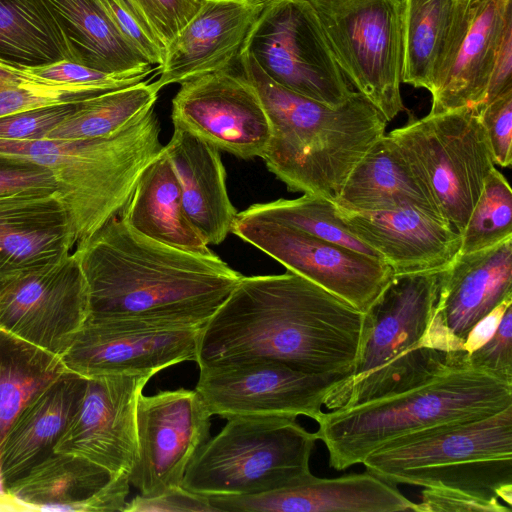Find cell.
I'll return each mask as SVG.
<instances>
[{"label": "cell", "mask_w": 512, "mask_h": 512, "mask_svg": "<svg viewBox=\"0 0 512 512\" xmlns=\"http://www.w3.org/2000/svg\"><path fill=\"white\" fill-rule=\"evenodd\" d=\"M119 217L157 242L197 254L213 253L185 214L179 181L164 147L142 171Z\"/></svg>", "instance_id": "cell-29"}, {"label": "cell", "mask_w": 512, "mask_h": 512, "mask_svg": "<svg viewBox=\"0 0 512 512\" xmlns=\"http://www.w3.org/2000/svg\"><path fill=\"white\" fill-rule=\"evenodd\" d=\"M512 0H477L461 42L432 95L431 114L478 107L485 99L492 69L507 27Z\"/></svg>", "instance_id": "cell-25"}, {"label": "cell", "mask_w": 512, "mask_h": 512, "mask_svg": "<svg viewBox=\"0 0 512 512\" xmlns=\"http://www.w3.org/2000/svg\"><path fill=\"white\" fill-rule=\"evenodd\" d=\"M115 475L84 458L51 453L5 487L21 511H73Z\"/></svg>", "instance_id": "cell-31"}, {"label": "cell", "mask_w": 512, "mask_h": 512, "mask_svg": "<svg viewBox=\"0 0 512 512\" xmlns=\"http://www.w3.org/2000/svg\"><path fill=\"white\" fill-rule=\"evenodd\" d=\"M58 192L50 170L37 163L0 153V196Z\"/></svg>", "instance_id": "cell-41"}, {"label": "cell", "mask_w": 512, "mask_h": 512, "mask_svg": "<svg viewBox=\"0 0 512 512\" xmlns=\"http://www.w3.org/2000/svg\"><path fill=\"white\" fill-rule=\"evenodd\" d=\"M74 253L88 286V319L204 325L243 276L214 253L157 242L119 216Z\"/></svg>", "instance_id": "cell-2"}, {"label": "cell", "mask_w": 512, "mask_h": 512, "mask_svg": "<svg viewBox=\"0 0 512 512\" xmlns=\"http://www.w3.org/2000/svg\"><path fill=\"white\" fill-rule=\"evenodd\" d=\"M466 363L512 382V305L505 311L493 336L466 355Z\"/></svg>", "instance_id": "cell-43"}, {"label": "cell", "mask_w": 512, "mask_h": 512, "mask_svg": "<svg viewBox=\"0 0 512 512\" xmlns=\"http://www.w3.org/2000/svg\"><path fill=\"white\" fill-rule=\"evenodd\" d=\"M68 43L73 62L124 73L152 65L119 32L97 0H45Z\"/></svg>", "instance_id": "cell-30"}, {"label": "cell", "mask_w": 512, "mask_h": 512, "mask_svg": "<svg viewBox=\"0 0 512 512\" xmlns=\"http://www.w3.org/2000/svg\"><path fill=\"white\" fill-rule=\"evenodd\" d=\"M195 391L211 416H307L316 422L328 396L349 374L307 373L285 364L256 360L199 368Z\"/></svg>", "instance_id": "cell-13"}, {"label": "cell", "mask_w": 512, "mask_h": 512, "mask_svg": "<svg viewBox=\"0 0 512 512\" xmlns=\"http://www.w3.org/2000/svg\"><path fill=\"white\" fill-rule=\"evenodd\" d=\"M512 298V237L486 249L459 253L441 271L437 301L425 345L463 351L472 327Z\"/></svg>", "instance_id": "cell-19"}, {"label": "cell", "mask_w": 512, "mask_h": 512, "mask_svg": "<svg viewBox=\"0 0 512 512\" xmlns=\"http://www.w3.org/2000/svg\"><path fill=\"white\" fill-rule=\"evenodd\" d=\"M414 512H511L498 498L485 497L455 488L425 487Z\"/></svg>", "instance_id": "cell-42"}, {"label": "cell", "mask_w": 512, "mask_h": 512, "mask_svg": "<svg viewBox=\"0 0 512 512\" xmlns=\"http://www.w3.org/2000/svg\"><path fill=\"white\" fill-rule=\"evenodd\" d=\"M512 89V24H510L501 41L492 69L484 101L488 103L501 94ZM479 105V106H480Z\"/></svg>", "instance_id": "cell-46"}, {"label": "cell", "mask_w": 512, "mask_h": 512, "mask_svg": "<svg viewBox=\"0 0 512 512\" xmlns=\"http://www.w3.org/2000/svg\"><path fill=\"white\" fill-rule=\"evenodd\" d=\"M204 325L140 320L87 319L61 357L67 370L85 378L149 374L196 361Z\"/></svg>", "instance_id": "cell-15"}, {"label": "cell", "mask_w": 512, "mask_h": 512, "mask_svg": "<svg viewBox=\"0 0 512 512\" xmlns=\"http://www.w3.org/2000/svg\"><path fill=\"white\" fill-rule=\"evenodd\" d=\"M231 232L362 313L394 277L382 259L244 211L237 213Z\"/></svg>", "instance_id": "cell-12"}, {"label": "cell", "mask_w": 512, "mask_h": 512, "mask_svg": "<svg viewBox=\"0 0 512 512\" xmlns=\"http://www.w3.org/2000/svg\"><path fill=\"white\" fill-rule=\"evenodd\" d=\"M174 126L242 159L262 158L270 125L251 83L230 69L181 84L172 100Z\"/></svg>", "instance_id": "cell-17"}, {"label": "cell", "mask_w": 512, "mask_h": 512, "mask_svg": "<svg viewBox=\"0 0 512 512\" xmlns=\"http://www.w3.org/2000/svg\"><path fill=\"white\" fill-rule=\"evenodd\" d=\"M0 59L25 67L73 62L45 0H0Z\"/></svg>", "instance_id": "cell-33"}, {"label": "cell", "mask_w": 512, "mask_h": 512, "mask_svg": "<svg viewBox=\"0 0 512 512\" xmlns=\"http://www.w3.org/2000/svg\"><path fill=\"white\" fill-rule=\"evenodd\" d=\"M159 90L155 83L108 91L77 103L75 110L45 139H88L110 136L154 107Z\"/></svg>", "instance_id": "cell-34"}, {"label": "cell", "mask_w": 512, "mask_h": 512, "mask_svg": "<svg viewBox=\"0 0 512 512\" xmlns=\"http://www.w3.org/2000/svg\"><path fill=\"white\" fill-rule=\"evenodd\" d=\"M143 28L167 46L197 14L202 0H121Z\"/></svg>", "instance_id": "cell-38"}, {"label": "cell", "mask_w": 512, "mask_h": 512, "mask_svg": "<svg viewBox=\"0 0 512 512\" xmlns=\"http://www.w3.org/2000/svg\"><path fill=\"white\" fill-rule=\"evenodd\" d=\"M494 164L512 163V89L477 107Z\"/></svg>", "instance_id": "cell-40"}, {"label": "cell", "mask_w": 512, "mask_h": 512, "mask_svg": "<svg viewBox=\"0 0 512 512\" xmlns=\"http://www.w3.org/2000/svg\"><path fill=\"white\" fill-rule=\"evenodd\" d=\"M512 406V382L467 364L389 396L323 412L315 432L329 464L344 470L387 442L439 425L468 422Z\"/></svg>", "instance_id": "cell-4"}, {"label": "cell", "mask_w": 512, "mask_h": 512, "mask_svg": "<svg viewBox=\"0 0 512 512\" xmlns=\"http://www.w3.org/2000/svg\"><path fill=\"white\" fill-rule=\"evenodd\" d=\"M153 375L86 378L80 403L53 452L84 458L112 475L130 474L137 459L136 409Z\"/></svg>", "instance_id": "cell-18"}, {"label": "cell", "mask_w": 512, "mask_h": 512, "mask_svg": "<svg viewBox=\"0 0 512 512\" xmlns=\"http://www.w3.org/2000/svg\"><path fill=\"white\" fill-rule=\"evenodd\" d=\"M164 150L178 178L187 218L208 245L222 243L237 210L228 195L220 150L179 126Z\"/></svg>", "instance_id": "cell-24"}, {"label": "cell", "mask_w": 512, "mask_h": 512, "mask_svg": "<svg viewBox=\"0 0 512 512\" xmlns=\"http://www.w3.org/2000/svg\"><path fill=\"white\" fill-rule=\"evenodd\" d=\"M364 328L365 313L296 273L242 276L202 327L195 362L267 360L350 376Z\"/></svg>", "instance_id": "cell-1"}, {"label": "cell", "mask_w": 512, "mask_h": 512, "mask_svg": "<svg viewBox=\"0 0 512 512\" xmlns=\"http://www.w3.org/2000/svg\"><path fill=\"white\" fill-rule=\"evenodd\" d=\"M337 214L357 239L377 252L394 275L445 269L459 254L461 234L445 220L413 206Z\"/></svg>", "instance_id": "cell-20"}, {"label": "cell", "mask_w": 512, "mask_h": 512, "mask_svg": "<svg viewBox=\"0 0 512 512\" xmlns=\"http://www.w3.org/2000/svg\"><path fill=\"white\" fill-rule=\"evenodd\" d=\"M387 135L429 190L442 218L461 234L495 167L478 108L429 113Z\"/></svg>", "instance_id": "cell-9"}, {"label": "cell", "mask_w": 512, "mask_h": 512, "mask_svg": "<svg viewBox=\"0 0 512 512\" xmlns=\"http://www.w3.org/2000/svg\"><path fill=\"white\" fill-rule=\"evenodd\" d=\"M67 371L61 357L0 328V502L6 510L19 507L6 493L1 476L5 437L30 399Z\"/></svg>", "instance_id": "cell-32"}, {"label": "cell", "mask_w": 512, "mask_h": 512, "mask_svg": "<svg viewBox=\"0 0 512 512\" xmlns=\"http://www.w3.org/2000/svg\"><path fill=\"white\" fill-rule=\"evenodd\" d=\"M209 499L218 512H400L415 508L395 486L367 471L331 479L311 474L277 490Z\"/></svg>", "instance_id": "cell-22"}, {"label": "cell", "mask_w": 512, "mask_h": 512, "mask_svg": "<svg viewBox=\"0 0 512 512\" xmlns=\"http://www.w3.org/2000/svg\"><path fill=\"white\" fill-rule=\"evenodd\" d=\"M97 1L102 5L128 43L139 52L149 64H157L159 67L164 60L166 52L165 47L143 28L121 0Z\"/></svg>", "instance_id": "cell-44"}, {"label": "cell", "mask_w": 512, "mask_h": 512, "mask_svg": "<svg viewBox=\"0 0 512 512\" xmlns=\"http://www.w3.org/2000/svg\"><path fill=\"white\" fill-rule=\"evenodd\" d=\"M333 201L351 211L413 206L443 219L429 190L387 134L359 160Z\"/></svg>", "instance_id": "cell-28"}, {"label": "cell", "mask_w": 512, "mask_h": 512, "mask_svg": "<svg viewBox=\"0 0 512 512\" xmlns=\"http://www.w3.org/2000/svg\"><path fill=\"white\" fill-rule=\"evenodd\" d=\"M475 4L404 0L403 83L434 91L469 26Z\"/></svg>", "instance_id": "cell-27"}, {"label": "cell", "mask_w": 512, "mask_h": 512, "mask_svg": "<svg viewBox=\"0 0 512 512\" xmlns=\"http://www.w3.org/2000/svg\"><path fill=\"white\" fill-rule=\"evenodd\" d=\"M89 316L88 286L75 253L0 280V328L62 357Z\"/></svg>", "instance_id": "cell-14"}, {"label": "cell", "mask_w": 512, "mask_h": 512, "mask_svg": "<svg viewBox=\"0 0 512 512\" xmlns=\"http://www.w3.org/2000/svg\"><path fill=\"white\" fill-rule=\"evenodd\" d=\"M264 0H202L197 14L167 46L155 86L230 69Z\"/></svg>", "instance_id": "cell-21"}, {"label": "cell", "mask_w": 512, "mask_h": 512, "mask_svg": "<svg viewBox=\"0 0 512 512\" xmlns=\"http://www.w3.org/2000/svg\"><path fill=\"white\" fill-rule=\"evenodd\" d=\"M441 271L396 274L365 313V328L350 376L326 399L334 410L417 386L448 367L466 364L465 351L424 343L438 297Z\"/></svg>", "instance_id": "cell-5"}, {"label": "cell", "mask_w": 512, "mask_h": 512, "mask_svg": "<svg viewBox=\"0 0 512 512\" xmlns=\"http://www.w3.org/2000/svg\"><path fill=\"white\" fill-rule=\"evenodd\" d=\"M460 1H463V2H474V1H477V0H460Z\"/></svg>", "instance_id": "cell-49"}, {"label": "cell", "mask_w": 512, "mask_h": 512, "mask_svg": "<svg viewBox=\"0 0 512 512\" xmlns=\"http://www.w3.org/2000/svg\"><path fill=\"white\" fill-rule=\"evenodd\" d=\"M0 510H6L4 505L0 502Z\"/></svg>", "instance_id": "cell-48"}, {"label": "cell", "mask_w": 512, "mask_h": 512, "mask_svg": "<svg viewBox=\"0 0 512 512\" xmlns=\"http://www.w3.org/2000/svg\"><path fill=\"white\" fill-rule=\"evenodd\" d=\"M75 244L59 192L0 196V280L56 263Z\"/></svg>", "instance_id": "cell-23"}, {"label": "cell", "mask_w": 512, "mask_h": 512, "mask_svg": "<svg viewBox=\"0 0 512 512\" xmlns=\"http://www.w3.org/2000/svg\"><path fill=\"white\" fill-rule=\"evenodd\" d=\"M86 378L67 371L34 395L11 425L1 452L4 487L53 453L75 413Z\"/></svg>", "instance_id": "cell-26"}, {"label": "cell", "mask_w": 512, "mask_h": 512, "mask_svg": "<svg viewBox=\"0 0 512 512\" xmlns=\"http://www.w3.org/2000/svg\"><path fill=\"white\" fill-rule=\"evenodd\" d=\"M163 147L154 107L106 137L0 140V153L33 161L52 172L77 243L119 216L142 171Z\"/></svg>", "instance_id": "cell-6"}, {"label": "cell", "mask_w": 512, "mask_h": 512, "mask_svg": "<svg viewBox=\"0 0 512 512\" xmlns=\"http://www.w3.org/2000/svg\"><path fill=\"white\" fill-rule=\"evenodd\" d=\"M241 51L279 85L330 107L354 92L306 0H264Z\"/></svg>", "instance_id": "cell-11"}, {"label": "cell", "mask_w": 512, "mask_h": 512, "mask_svg": "<svg viewBox=\"0 0 512 512\" xmlns=\"http://www.w3.org/2000/svg\"><path fill=\"white\" fill-rule=\"evenodd\" d=\"M241 74L255 88L270 125L262 159L293 192L334 200L348 175L383 135L387 120L360 92L340 106L295 93L240 51Z\"/></svg>", "instance_id": "cell-3"}, {"label": "cell", "mask_w": 512, "mask_h": 512, "mask_svg": "<svg viewBox=\"0 0 512 512\" xmlns=\"http://www.w3.org/2000/svg\"><path fill=\"white\" fill-rule=\"evenodd\" d=\"M218 512L209 498L190 492L182 486L153 496L138 495L127 501L122 512Z\"/></svg>", "instance_id": "cell-45"}, {"label": "cell", "mask_w": 512, "mask_h": 512, "mask_svg": "<svg viewBox=\"0 0 512 512\" xmlns=\"http://www.w3.org/2000/svg\"><path fill=\"white\" fill-rule=\"evenodd\" d=\"M511 305L512 298H508L479 320L467 334L463 342V351L467 354L472 353L486 343L497 330L505 311Z\"/></svg>", "instance_id": "cell-47"}, {"label": "cell", "mask_w": 512, "mask_h": 512, "mask_svg": "<svg viewBox=\"0 0 512 512\" xmlns=\"http://www.w3.org/2000/svg\"><path fill=\"white\" fill-rule=\"evenodd\" d=\"M78 102L36 107L2 116L0 117V140L36 141L45 139L75 110Z\"/></svg>", "instance_id": "cell-39"}, {"label": "cell", "mask_w": 512, "mask_h": 512, "mask_svg": "<svg viewBox=\"0 0 512 512\" xmlns=\"http://www.w3.org/2000/svg\"><path fill=\"white\" fill-rule=\"evenodd\" d=\"M211 415L199 394L179 388L137 401V459L129 482L153 497L182 484L187 466L210 438Z\"/></svg>", "instance_id": "cell-16"}, {"label": "cell", "mask_w": 512, "mask_h": 512, "mask_svg": "<svg viewBox=\"0 0 512 512\" xmlns=\"http://www.w3.org/2000/svg\"><path fill=\"white\" fill-rule=\"evenodd\" d=\"M346 79L389 122L404 109V0H306Z\"/></svg>", "instance_id": "cell-10"}, {"label": "cell", "mask_w": 512, "mask_h": 512, "mask_svg": "<svg viewBox=\"0 0 512 512\" xmlns=\"http://www.w3.org/2000/svg\"><path fill=\"white\" fill-rule=\"evenodd\" d=\"M105 92L108 90L47 80L33 74L30 67L0 59V117L36 107L78 102Z\"/></svg>", "instance_id": "cell-36"}, {"label": "cell", "mask_w": 512, "mask_h": 512, "mask_svg": "<svg viewBox=\"0 0 512 512\" xmlns=\"http://www.w3.org/2000/svg\"><path fill=\"white\" fill-rule=\"evenodd\" d=\"M388 484L460 489L512 504V406L387 442L362 463Z\"/></svg>", "instance_id": "cell-7"}, {"label": "cell", "mask_w": 512, "mask_h": 512, "mask_svg": "<svg viewBox=\"0 0 512 512\" xmlns=\"http://www.w3.org/2000/svg\"><path fill=\"white\" fill-rule=\"evenodd\" d=\"M243 211L252 216L296 227L319 238L383 260L377 252L348 231L337 214L335 202L327 197L304 194L296 199L253 204Z\"/></svg>", "instance_id": "cell-35"}, {"label": "cell", "mask_w": 512, "mask_h": 512, "mask_svg": "<svg viewBox=\"0 0 512 512\" xmlns=\"http://www.w3.org/2000/svg\"><path fill=\"white\" fill-rule=\"evenodd\" d=\"M512 237V190L505 176L494 167L461 233L459 253L494 246Z\"/></svg>", "instance_id": "cell-37"}, {"label": "cell", "mask_w": 512, "mask_h": 512, "mask_svg": "<svg viewBox=\"0 0 512 512\" xmlns=\"http://www.w3.org/2000/svg\"><path fill=\"white\" fill-rule=\"evenodd\" d=\"M317 441L287 417H234L189 462L181 486L207 498L242 497L301 482Z\"/></svg>", "instance_id": "cell-8"}]
</instances>
